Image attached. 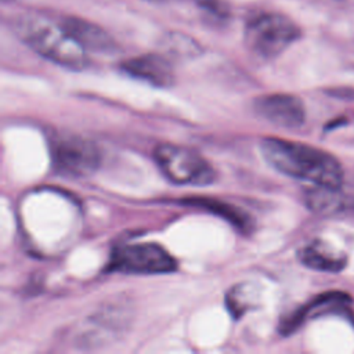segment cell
Masks as SVG:
<instances>
[{
	"instance_id": "cell-1",
	"label": "cell",
	"mask_w": 354,
	"mask_h": 354,
	"mask_svg": "<svg viewBox=\"0 0 354 354\" xmlns=\"http://www.w3.org/2000/svg\"><path fill=\"white\" fill-rule=\"evenodd\" d=\"M261 152L264 159L285 176L328 188H340L343 184L340 162L313 145L267 137L261 140Z\"/></svg>"
},
{
	"instance_id": "cell-2",
	"label": "cell",
	"mask_w": 354,
	"mask_h": 354,
	"mask_svg": "<svg viewBox=\"0 0 354 354\" xmlns=\"http://www.w3.org/2000/svg\"><path fill=\"white\" fill-rule=\"evenodd\" d=\"M17 36L41 57L71 69L87 66L86 50L61 24L37 14H24L14 21Z\"/></svg>"
},
{
	"instance_id": "cell-3",
	"label": "cell",
	"mask_w": 354,
	"mask_h": 354,
	"mask_svg": "<svg viewBox=\"0 0 354 354\" xmlns=\"http://www.w3.org/2000/svg\"><path fill=\"white\" fill-rule=\"evenodd\" d=\"M300 28L279 12H261L252 17L245 26L246 48L261 59H272L300 37Z\"/></svg>"
},
{
	"instance_id": "cell-4",
	"label": "cell",
	"mask_w": 354,
	"mask_h": 354,
	"mask_svg": "<svg viewBox=\"0 0 354 354\" xmlns=\"http://www.w3.org/2000/svg\"><path fill=\"white\" fill-rule=\"evenodd\" d=\"M153 159L174 184L206 185L216 180L212 165L191 148L176 144H159L153 151Z\"/></svg>"
},
{
	"instance_id": "cell-5",
	"label": "cell",
	"mask_w": 354,
	"mask_h": 354,
	"mask_svg": "<svg viewBox=\"0 0 354 354\" xmlns=\"http://www.w3.org/2000/svg\"><path fill=\"white\" fill-rule=\"evenodd\" d=\"M177 268L173 256L153 242L129 243L116 248L111 254L109 270L123 274H166Z\"/></svg>"
},
{
	"instance_id": "cell-6",
	"label": "cell",
	"mask_w": 354,
	"mask_h": 354,
	"mask_svg": "<svg viewBox=\"0 0 354 354\" xmlns=\"http://www.w3.org/2000/svg\"><path fill=\"white\" fill-rule=\"evenodd\" d=\"M51 156L58 171L72 177L90 176L100 165L97 145L80 136L66 134L51 142Z\"/></svg>"
},
{
	"instance_id": "cell-7",
	"label": "cell",
	"mask_w": 354,
	"mask_h": 354,
	"mask_svg": "<svg viewBox=\"0 0 354 354\" xmlns=\"http://www.w3.org/2000/svg\"><path fill=\"white\" fill-rule=\"evenodd\" d=\"M256 112L270 123L296 129L304 123L306 109L300 98L292 94H268L256 98Z\"/></svg>"
},
{
	"instance_id": "cell-8",
	"label": "cell",
	"mask_w": 354,
	"mask_h": 354,
	"mask_svg": "<svg viewBox=\"0 0 354 354\" xmlns=\"http://www.w3.org/2000/svg\"><path fill=\"white\" fill-rule=\"evenodd\" d=\"M120 66L127 75L156 87L166 88L174 83V71L166 55L142 54L126 59Z\"/></svg>"
},
{
	"instance_id": "cell-9",
	"label": "cell",
	"mask_w": 354,
	"mask_h": 354,
	"mask_svg": "<svg viewBox=\"0 0 354 354\" xmlns=\"http://www.w3.org/2000/svg\"><path fill=\"white\" fill-rule=\"evenodd\" d=\"M351 303V297L343 292H326L317 297H314L306 306L297 308L292 315L282 321L281 333H292L297 329L307 318L319 317L330 313L347 311L348 304Z\"/></svg>"
},
{
	"instance_id": "cell-10",
	"label": "cell",
	"mask_w": 354,
	"mask_h": 354,
	"mask_svg": "<svg viewBox=\"0 0 354 354\" xmlns=\"http://www.w3.org/2000/svg\"><path fill=\"white\" fill-rule=\"evenodd\" d=\"M62 25L80 43V46L84 50L109 54L116 51L118 48V44L112 39V36L106 30H104L101 26L90 21L69 17L64 19Z\"/></svg>"
},
{
	"instance_id": "cell-11",
	"label": "cell",
	"mask_w": 354,
	"mask_h": 354,
	"mask_svg": "<svg viewBox=\"0 0 354 354\" xmlns=\"http://www.w3.org/2000/svg\"><path fill=\"white\" fill-rule=\"evenodd\" d=\"M299 260L308 268L325 272H339L347 264V257L333 252L321 241H313L299 250Z\"/></svg>"
},
{
	"instance_id": "cell-12",
	"label": "cell",
	"mask_w": 354,
	"mask_h": 354,
	"mask_svg": "<svg viewBox=\"0 0 354 354\" xmlns=\"http://www.w3.org/2000/svg\"><path fill=\"white\" fill-rule=\"evenodd\" d=\"M304 201L313 212L322 214H336L344 210L347 203V198L340 194V188L321 185H314L311 189H307Z\"/></svg>"
},
{
	"instance_id": "cell-13",
	"label": "cell",
	"mask_w": 354,
	"mask_h": 354,
	"mask_svg": "<svg viewBox=\"0 0 354 354\" xmlns=\"http://www.w3.org/2000/svg\"><path fill=\"white\" fill-rule=\"evenodd\" d=\"M187 205H195L207 209L209 212H213L223 218L228 220L231 224H234L238 230L241 231H250L253 227L252 218L241 209L235 207L234 205L221 202V201H214V199H207V198H195V199H187L184 201Z\"/></svg>"
},
{
	"instance_id": "cell-14",
	"label": "cell",
	"mask_w": 354,
	"mask_h": 354,
	"mask_svg": "<svg viewBox=\"0 0 354 354\" xmlns=\"http://www.w3.org/2000/svg\"><path fill=\"white\" fill-rule=\"evenodd\" d=\"M165 53L178 58H194L202 53L201 44L191 36L181 32H167L160 40Z\"/></svg>"
},
{
	"instance_id": "cell-15",
	"label": "cell",
	"mask_w": 354,
	"mask_h": 354,
	"mask_svg": "<svg viewBox=\"0 0 354 354\" xmlns=\"http://www.w3.org/2000/svg\"><path fill=\"white\" fill-rule=\"evenodd\" d=\"M253 299H254L253 286H246V285L234 286V289H231L227 297V303L231 314H234L235 318L242 315L249 307L253 306Z\"/></svg>"
},
{
	"instance_id": "cell-16",
	"label": "cell",
	"mask_w": 354,
	"mask_h": 354,
	"mask_svg": "<svg viewBox=\"0 0 354 354\" xmlns=\"http://www.w3.org/2000/svg\"><path fill=\"white\" fill-rule=\"evenodd\" d=\"M12 1H15V0H1V3H12Z\"/></svg>"
},
{
	"instance_id": "cell-17",
	"label": "cell",
	"mask_w": 354,
	"mask_h": 354,
	"mask_svg": "<svg viewBox=\"0 0 354 354\" xmlns=\"http://www.w3.org/2000/svg\"><path fill=\"white\" fill-rule=\"evenodd\" d=\"M152 1H163V0H152Z\"/></svg>"
}]
</instances>
